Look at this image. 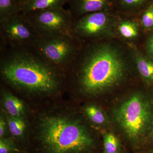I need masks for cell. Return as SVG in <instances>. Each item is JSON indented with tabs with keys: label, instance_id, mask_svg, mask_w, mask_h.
<instances>
[{
	"label": "cell",
	"instance_id": "7402d4cb",
	"mask_svg": "<svg viewBox=\"0 0 153 153\" xmlns=\"http://www.w3.org/2000/svg\"><path fill=\"white\" fill-rule=\"evenodd\" d=\"M7 122L4 119L3 116H1L0 118V137H4L7 131Z\"/></svg>",
	"mask_w": 153,
	"mask_h": 153
},
{
	"label": "cell",
	"instance_id": "7c38bea8",
	"mask_svg": "<svg viewBox=\"0 0 153 153\" xmlns=\"http://www.w3.org/2000/svg\"><path fill=\"white\" fill-rule=\"evenodd\" d=\"M116 7L124 13H141L153 0H115Z\"/></svg>",
	"mask_w": 153,
	"mask_h": 153
},
{
	"label": "cell",
	"instance_id": "52a82bcc",
	"mask_svg": "<svg viewBox=\"0 0 153 153\" xmlns=\"http://www.w3.org/2000/svg\"><path fill=\"white\" fill-rule=\"evenodd\" d=\"M1 47H28L40 37L27 19L22 13L0 23Z\"/></svg>",
	"mask_w": 153,
	"mask_h": 153
},
{
	"label": "cell",
	"instance_id": "5b68a950",
	"mask_svg": "<svg viewBox=\"0 0 153 153\" xmlns=\"http://www.w3.org/2000/svg\"><path fill=\"white\" fill-rule=\"evenodd\" d=\"M116 116L120 125L132 139L143 135L153 122L151 105L140 94H134L125 102L118 109Z\"/></svg>",
	"mask_w": 153,
	"mask_h": 153
},
{
	"label": "cell",
	"instance_id": "9c48e42d",
	"mask_svg": "<svg viewBox=\"0 0 153 153\" xmlns=\"http://www.w3.org/2000/svg\"><path fill=\"white\" fill-rule=\"evenodd\" d=\"M68 10L74 21L79 17L94 12L112 11L116 7L115 0H69Z\"/></svg>",
	"mask_w": 153,
	"mask_h": 153
},
{
	"label": "cell",
	"instance_id": "3957f363",
	"mask_svg": "<svg viewBox=\"0 0 153 153\" xmlns=\"http://www.w3.org/2000/svg\"><path fill=\"white\" fill-rule=\"evenodd\" d=\"M39 137L46 153H83L93 143L82 125L61 116L44 118L40 123Z\"/></svg>",
	"mask_w": 153,
	"mask_h": 153
},
{
	"label": "cell",
	"instance_id": "ffe728a7",
	"mask_svg": "<svg viewBox=\"0 0 153 153\" xmlns=\"http://www.w3.org/2000/svg\"><path fill=\"white\" fill-rule=\"evenodd\" d=\"M19 151L18 148L11 139L1 138L0 153H12Z\"/></svg>",
	"mask_w": 153,
	"mask_h": 153
},
{
	"label": "cell",
	"instance_id": "5bb4252c",
	"mask_svg": "<svg viewBox=\"0 0 153 153\" xmlns=\"http://www.w3.org/2000/svg\"><path fill=\"white\" fill-rule=\"evenodd\" d=\"M21 13V6L15 0H0V23Z\"/></svg>",
	"mask_w": 153,
	"mask_h": 153
},
{
	"label": "cell",
	"instance_id": "2e32d148",
	"mask_svg": "<svg viewBox=\"0 0 153 153\" xmlns=\"http://www.w3.org/2000/svg\"><path fill=\"white\" fill-rule=\"evenodd\" d=\"M7 121L10 131L13 135L20 137L24 135L26 125L22 117H15L9 115L7 118Z\"/></svg>",
	"mask_w": 153,
	"mask_h": 153
},
{
	"label": "cell",
	"instance_id": "8fae6325",
	"mask_svg": "<svg viewBox=\"0 0 153 153\" xmlns=\"http://www.w3.org/2000/svg\"><path fill=\"white\" fill-rule=\"evenodd\" d=\"M69 0H28L20 5L21 13L26 14L46 9L64 7Z\"/></svg>",
	"mask_w": 153,
	"mask_h": 153
},
{
	"label": "cell",
	"instance_id": "44dd1931",
	"mask_svg": "<svg viewBox=\"0 0 153 153\" xmlns=\"http://www.w3.org/2000/svg\"><path fill=\"white\" fill-rule=\"evenodd\" d=\"M146 49L150 57L153 59V33L148 39L146 44Z\"/></svg>",
	"mask_w": 153,
	"mask_h": 153
},
{
	"label": "cell",
	"instance_id": "4fadbf2b",
	"mask_svg": "<svg viewBox=\"0 0 153 153\" xmlns=\"http://www.w3.org/2000/svg\"><path fill=\"white\" fill-rule=\"evenodd\" d=\"M3 103L9 115L22 117L25 112V106L22 100L8 92H4Z\"/></svg>",
	"mask_w": 153,
	"mask_h": 153
},
{
	"label": "cell",
	"instance_id": "ba28073f",
	"mask_svg": "<svg viewBox=\"0 0 153 153\" xmlns=\"http://www.w3.org/2000/svg\"><path fill=\"white\" fill-rule=\"evenodd\" d=\"M114 16L112 11H100L90 13L75 19L72 35L84 42L111 34Z\"/></svg>",
	"mask_w": 153,
	"mask_h": 153
},
{
	"label": "cell",
	"instance_id": "603a6c76",
	"mask_svg": "<svg viewBox=\"0 0 153 153\" xmlns=\"http://www.w3.org/2000/svg\"><path fill=\"white\" fill-rule=\"evenodd\" d=\"M16 2L19 3V4H23L25 2L27 1L28 0H15Z\"/></svg>",
	"mask_w": 153,
	"mask_h": 153
},
{
	"label": "cell",
	"instance_id": "9a60e30c",
	"mask_svg": "<svg viewBox=\"0 0 153 153\" xmlns=\"http://www.w3.org/2000/svg\"><path fill=\"white\" fill-rule=\"evenodd\" d=\"M120 23L118 31L122 37L127 39H133L138 36L140 29L136 22L130 20H124Z\"/></svg>",
	"mask_w": 153,
	"mask_h": 153
},
{
	"label": "cell",
	"instance_id": "7a4b0ae2",
	"mask_svg": "<svg viewBox=\"0 0 153 153\" xmlns=\"http://www.w3.org/2000/svg\"><path fill=\"white\" fill-rule=\"evenodd\" d=\"M125 58L114 45L93 41L83 43L70 64L78 67L79 86L86 93L95 94L121 81L126 72Z\"/></svg>",
	"mask_w": 153,
	"mask_h": 153
},
{
	"label": "cell",
	"instance_id": "e0dca14e",
	"mask_svg": "<svg viewBox=\"0 0 153 153\" xmlns=\"http://www.w3.org/2000/svg\"><path fill=\"white\" fill-rule=\"evenodd\" d=\"M140 22L144 29H153V1L141 13Z\"/></svg>",
	"mask_w": 153,
	"mask_h": 153
},
{
	"label": "cell",
	"instance_id": "277c9868",
	"mask_svg": "<svg viewBox=\"0 0 153 153\" xmlns=\"http://www.w3.org/2000/svg\"><path fill=\"white\" fill-rule=\"evenodd\" d=\"M83 42L72 36H40L30 49L39 57L61 71L66 69Z\"/></svg>",
	"mask_w": 153,
	"mask_h": 153
},
{
	"label": "cell",
	"instance_id": "ac0fdd59",
	"mask_svg": "<svg viewBox=\"0 0 153 153\" xmlns=\"http://www.w3.org/2000/svg\"><path fill=\"white\" fill-rule=\"evenodd\" d=\"M85 112L88 118L94 123L100 124L105 121V117L102 111L95 105L88 106L85 108Z\"/></svg>",
	"mask_w": 153,
	"mask_h": 153
},
{
	"label": "cell",
	"instance_id": "cb8c5ba5",
	"mask_svg": "<svg viewBox=\"0 0 153 153\" xmlns=\"http://www.w3.org/2000/svg\"><path fill=\"white\" fill-rule=\"evenodd\" d=\"M152 136L153 137V124L152 126Z\"/></svg>",
	"mask_w": 153,
	"mask_h": 153
},
{
	"label": "cell",
	"instance_id": "30bf717a",
	"mask_svg": "<svg viewBox=\"0 0 153 153\" xmlns=\"http://www.w3.org/2000/svg\"><path fill=\"white\" fill-rule=\"evenodd\" d=\"M133 58L140 74L145 81L153 84V61L140 52L134 46L130 45Z\"/></svg>",
	"mask_w": 153,
	"mask_h": 153
},
{
	"label": "cell",
	"instance_id": "8992f818",
	"mask_svg": "<svg viewBox=\"0 0 153 153\" xmlns=\"http://www.w3.org/2000/svg\"><path fill=\"white\" fill-rule=\"evenodd\" d=\"M23 15L40 36H73L72 29L74 19L70 10L64 7L34 11Z\"/></svg>",
	"mask_w": 153,
	"mask_h": 153
},
{
	"label": "cell",
	"instance_id": "6da1fadb",
	"mask_svg": "<svg viewBox=\"0 0 153 153\" xmlns=\"http://www.w3.org/2000/svg\"><path fill=\"white\" fill-rule=\"evenodd\" d=\"M1 72L9 85L32 93L55 92L62 82L61 71L28 47H1Z\"/></svg>",
	"mask_w": 153,
	"mask_h": 153
},
{
	"label": "cell",
	"instance_id": "d6986e66",
	"mask_svg": "<svg viewBox=\"0 0 153 153\" xmlns=\"http://www.w3.org/2000/svg\"><path fill=\"white\" fill-rule=\"evenodd\" d=\"M104 147L107 153H116L118 148V141L112 134H107L104 140Z\"/></svg>",
	"mask_w": 153,
	"mask_h": 153
}]
</instances>
